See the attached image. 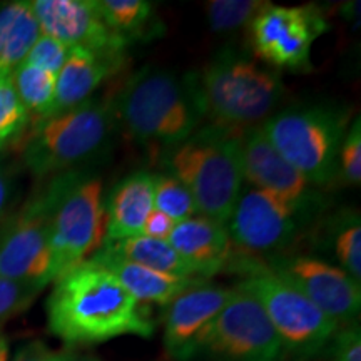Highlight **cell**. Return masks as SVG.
<instances>
[{"label": "cell", "mask_w": 361, "mask_h": 361, "mask_svg": "<svg viewBox=\"0 0 361 361\" xmlns=\"http://www.w3.org/2000/svg\"><path fill=\"white\" fill-rule=\"evenodd\" d=\"M45 310L52 335L67 346L99 345L119 336L149 338L154 333L142 305L92 259L54 279Z\"/></svg>", "instance_id": "obj_1"}, {"label": "cell", "mask_w": 361, "mask_h": 361, "mask_svg": "<svg viewBox=\"0 0 361 361\" xmlns=\"http://www.w3.org/2000/svg\"><path fill=\"white\" fill-rule=\"evenodd\" d=\"M117 124L142 146L169 149L186 141L206 119L200 74L137 71L114 99Z\"/></svg>", "instance_id": "obj_2"}, {"label": "cell", "mask_w": 361, "mask_h": 361, "mask_svg": "<svg viewBox=\"0 0 361 361\" xmlns=\"http://www.w3.org/2000/svg\"><path fill=\"white\" fill-rule=\"evenodd\" d=\"M241 130L209 123L162 151L166 174L186 186L197 213L221 224H228L243 191Z\"/></svg>", "instance_id": "obj_3"}, {"label": "cell", "mask_w": 361, "mask_h": 361, "mask_svg": "<svg viewBox=\"0 0 361 361\" xmlns=\"http://www.w3.org/2000/svg\"><path fill=\"white\" fill-rule=\"evenodd\" d=\"M117 126L114 101L90 97L87 101L30 123L16 144L22 162L37 178L82 171L109 146Z\"/></svg>", "instance_id": "obj_4"}, {"label": "cell", "mask_w": 361, "mask_h": 361, "mask_svg": "<svg viewBox=\"0 0 361 361\" xmlns=\"http://www.w3.org/2000/svg\"><path fill=\"white\" fill-rule=\"evenodd\" d=\"M226 271L241 276L238 290L263 306L283 348L298 360H310L326 348L340 324L328 318L291 281L256 256L233 250Z\"/></svg>", "instance_id": "obj_5"}, {"label": "cell", "mask_w": 361, "mask_h": 361, "mask_svg": "<svg viewBox=\"0 0 361 361\" xmlns=\"http://www.w3.org/2000/svg\"><path fill=\"white\" fill-rule=\"evenodd\" d=\"M206 117L229 129L269 119L284 96L281 75L236 51L219 52L200 74Z\"/></svg>", "instance_id": "obj_6"}, {"label": "cell", "mask_w": 361, "mask_h": 361, "mask_svg": "<svg viewBox=\"0 0 361 361\" xmlns=\"http://www.w3.org/2000/svg\"><path fill=\"white\" fill-rule=\"evenodd\" d=\"M51 281L89 259L106 236L102 180L87 171L51 178Z\"/></svg>", "instance_id": "obj_7"}, {"label": "cell", "mask_w": 361, "mask_h": 361, "mask_svg": "<svg viewBox=\"0 0 361 361\" xmlns=\"http://www.w3.org/2000/svg\"><path fill=\"white\" fill-rule=\"evenodd\" d=\"M348 114L328 106L286 109L261 124L266 139L308 180L328 186L338 174V156L345 139Z\"/></svg>", "instance_id": "obj_8"}, {"label": "cell", "mask_w": 361, "mask_h": 361, "mask_svg": "<svg viewBox=\"0 0 361 361\" xmlns=\"http://www.w3.org/2000/svg\"><path fill=\"white\" fill-rule=\"evenodd\" d=\"M52 186L0 223V276L44 290L51 283Z\"/></svg>", "instance_id": "obj_9"}, {"label": "cell", "mask_w": 361, "mask_h": 361, "mask_svg": "<svg viewBox=\"0 0 361 361\" xmlns=\"http://www.w3.org/2000/svg\"><path fill=\"white\" fill-rule=\"evenodd\" d=\"M247 27L252 52L266 66L308 72L313 69L311 47L329 24L316 6L283 7L268 2Z\"/></svg>", "instance_id": "obj_10"}, {"label": "cell", "mask_w": 361, "mask_h": 361, "mask_svg": "<svg viewBox=\"0 0 361 361\" xmlns=\"http://www.w3.org/2000/svg\"><path fill=\"white\" fill-rule=\"evenodd\" d=\"M311 207L279 194L250 188L239 194L228 224L233 250L241 255H269L290 246Z\"/></svg>", "instance_id": "obj_11"}, {"label": "cell", "mask_w": 361, "mask_h": 361, "mask_svg": "<svg viewBox=\"0 0 361 361\" xmlns=\"http://www.w3.org/2000/svg\"><path fill=\"white\" fill-rule=\"evenodd\" d=\"M201 351L219 361H281L284 355L283 343L263 306L238 288L216 316Z\"/></svg>", "instance_id": "obj_12"}, {"label": "cell", "mask_w": 361, "mask_h": 361, "mask_svg": "<svg viewBox=\"0 0 361 361\" xmlns=\"http://www.w3.org/2000/svg\"><path fill=\"white\" fill-rule=\"evenodd\" d=\"M268 266L291 281L319 311L338 324H353L361 308V288L341 268L316 256L273 258Z\"/></svg>", "instance_id": "obj_13"}, {"label": "cell", "mask_w": 361, "mask_h": 361, "mask_svg": "<svg viewBox=\"0 0 361 361\" xmlns=\"http://www.w3.org/2000/svg\"><path fill=\"white\" fill-rule=\"evenodd\" d=\"M32 6L42 34L67 47L124 62L129 42L106 25L96 0H35Z\"/></svg>", "instance_id": "obj_14"}, {"label": "cell", "mask_w": 361, "mask_h": 361, "mask_svg": "<svg viewBox=\"0 0 361 361\" xmlns=\"http://www.w3.org/2000/svg\"><path fill=\"white\" fill-rule=\"evenodd\" d=\"M234 290L201 283L174 298L164 311V350L174 361H189L201 353L209 328Z\"/></svg>", "instance_id": "obj_15"}, {"label": "cell", "mask_w": 361, "mask_h": 361, "mask_svg": "<svg viewBox=\"0 0 361 361\" xmlns=\"http://www.w3.org/2000/svg\"><path fill=\"white\" fill-rule=\"evenodd\" d=\"M239 147L243 178L251 188L279 194L296 204L314 207L313 186L279 156L266 139L261 126L243 129L239 134Z\"/></svg>", "instance_id": "obj_16"}, {"label": "cell", "mask_w": 361, "mask_h": 361, "mask_svg": "<svg viewBox=\"0 0 361 361\" xmlns=\"http://www.w3.org/2000/svg\"><path fill=\"white\" fill-rule=\"evenodd\" d=\"M168 241L189 264L194 276L204 281L226 271L233 256L226 224L201 214L176 224Z\"/></svg>", "instance_id": "obj_17"}, {"label": "cell", "mask_w": 361, "mask_h": 361, "mask_svg": "<svg viewBox=\"0 0 361 361\" xmlns=\"http://www.w3.org/2000/svg\"><path fill=\"white\" fill-rule=\"evenodd\" d=\"M154 179L149 171H135L116 184L106 207L104 243H117L141 236L149 213L154 209ZM102 243V245H104Z\"/></svg>", "instance_id": "obj_18"}, {"label": "cell", "mask_w": 361, "mask_h": 361, "mask_svg": "<svg viewBox=\"0 0 361 361\" xmlns=\"http://www.w3.org/2000/svg\"><path fill=\"white\" fill-rule=\"evenodd\" d=\"M94 263L107 269L123 286L133 295L139 303H152L168 306L174 298L184 293L189 288L206 283L200 278H179L173 274H164L159 271L144 268L141 264L129 263V261L116 258L99 250L90 256Z\"/></svg>", "instance_id": "obj_19"}, {"label": "cell", "mask_w": 361, "mask_h": 361, "mask_svg": "<svg viewBox=\"0 0 361 361\" xmlns=\"http://www.w3.org/2000/svg\"><path fill=\"white\" fill-rule=\"evenodd\" d=\"M121 64L123 62L101 57L85 49L69 47L64 66L56 78V101L51 116L69 111L92 97Z\"/></svg>", "instance_id": "obj_20"}, {"label": "cell", "mask_w": 361, "mask_h": 361, "mask_svg": "<svg viewBox=\"0 0 361 361\" xmlns=\"http://www.w3.org/2000/svg\"><path fill=\"white\" fill-rule=\"evenodd\" d=\"M42 35L32 2L17 0L0 7V72L12 74Z\"/></svg>", "instance_id": "obj_21"}, {"label": "cell", "mask_w": 361, "mask_h": 361, "mask_svg": "<svg viewBox=\"0 0 361 361\" xmlns=\"http://www.w3.org/2000/svg\"><path fill=\"white\" fill-rule=\"evenodd\" d=\"M101 251L164 274H173L179 278H196L189 264L176 252L169 241H162V239L146 236L128 238L117 243H104Z\"/></svg>", "instance_id": "obj_22"}, {"label": "cell", "mask_w": 361, "mask_h": 361, "mask_svg": "<svg viewBox=\"0 0 361 361\" xmlns=\"http://www.w3.org/2000/svg\"><path fill=\"white\" fill-rule=\"evenodd\" d=\"M96 6L106 25L129 44L156 34V8L147 0H96Z\"/></svg>", "instance_id": "obj_23"}, {"label": "cell", "mask_w": 361, "mask_h": 361, "mask_svg": "<svg viewBox=\"0 0 361 361\" xmlns=\"http://www.w3.org/2000/svg\"><path fill=\"white\" fill-rule=\"evenodd\" d=\"M11 75L17 96L29 112L30 123L42 121L52 114L56 101V75L29 62H22Z\"/></svg>", "instance_id": "obj_24"}, {"label": "cell", "mask_w": 361, "mask_h": 361, "mask_svg": "<svg viewBox=\"0 0 361 361\" xmlns=\"http://www.w3.org/2000/svg\"><path fill=\"white\" fill-rule=\"evenodd\" d=\"M29 123V112L17 96L12 75L0 72V151L16 146Z\"/></svg>", "instance_id": "obj_25"}, {"label": "cell", "mask_w": 361, "mask_h": 361, "mask_svg": "<svg viewBox=\"0 0 361 361\" xmlns=\"http://www.w3.org/2000/svg\"><path fill=\"white\" fill-rule=\"evenodd\" d=\"M333 252L338 268L361 281V224L358 213L341 216L333 228Z\"/></svg>", "instance_id": "obj_26"}, {"label": "cell", "mask_w": 361, "mask_h": 361, "mask_svg": "<svg viewBox=\"0 0 361 361\" xmlns=\"http://www.w3.org/2000/svg\"><path fill=\"white\" fill-rule=\"evenodd\" d=\"M266 6L261 0H211L206 4L207 22L214 32H233L250 25Z\"/></svg>", "instance_id": "obj_27"}, {"label": "cell", "mask_w": 361, "mask_h": 361, "mask_svg": "<svg viewBox=\"0 0 361 361\" xmlns=\"http://www.w3.org/2000/svg\"><path fill=\"white\" fill-rule=\"evenodd\" d=\"M154 209L164 213L176 224L200 214L191 192L169 174H156Z\"/></svg>", "instance_id": "obj_28"}, {"label": "cell", "mask_w": 361, "mask_h": 361, "mask_svg": "<svg viewBox=\"0 0 361 361\" xmlns=\"http://www.w3.org/2000/svg\"><path fill=\"white\" fill-rule=\"evenodd\" d=\"M338 176L345 184L360 186L361 183V123L356 117L343 139L338 156Z\"/></svg>", "instance_id": "obj_29"}, {"label": "cell", "mask_w": 361, "mask_h": 361, "mask_svg": "<svg viewBox=\"0 0 361 361\" xmlns=\"http://www.w3.org/2000/svg\"><path fill=\"white\" fill-rule=\"evenodd\" d=\"M40 291H42L40 288L32 284L0 276V322L24 313L34 303Z\"/></svg>", "instance_id": "obj_30"}, {"label": "cell", "mask_w": 361, "mask_h": 361, "mask_svg": "<svg viewBox=\"0 0 361 361\" xmlns=\"http://www.w3.org/2000/svg\"><path fill=\"white\" fill-rule=\"evenodd\" d=\"M67 54H69V47L66 44L42 34L37 39V42L34 44V47L30 49V52L27 54L24 62H29V64L37 66L40 69L49 71L57 78L62 66H64Z\"/></svg>", "instance_id": "obj_31"}, {"label": "cell", "mask_w": 361, "mask_h": 361, "mask_svg": "<svg viewBox=\"0 0 361 361\" xmlns=\"http://www.w3.org/2000/svg\"><path fill=\"white\" fill-rule=\"evenodd\" d=\"M331 341L333 361H361V331L358 324L336 329Z\"/></svg>", "instance_id": "obj_32"}, {"label": "cell", "mask_w": 361, "mask_h": 361, "mask_svg": "<svg viewBox=\"0 0 361 361\" xmlns=\"http://www.w3.org/2000/svg\"><path fill=\"white\" fill-rule=\"evenodd\" d=\"M74 356L75 353L71 348L52 350L44 341L35 340L25 343L12 361H71Z\"/></svg>", "instance_id": "obj_33"}, {"label": "cell", "mask_w": 361, "mask_h": 361, "mask_svg": "<svg viewBox=\"0 0 361 361\" xmlns=\"http://www.w3.org/2000/svg\"><path fill=\"white\" fill-rule=\"evenodd\" d=\"M176 223L171 218H168L161 211L152 209L149 213L146 223L142 226L141 236L152 238V239H162V241H168L171 233H173Z\"/></svg>", "instance_id": "obj_34"}, {"label": "cell", "mask_w": 361, "mask_h": 361, "mask_svg": "<svg viewBox=\"0 0 361 361\" xmlns=\"http://www.w3.org/2000/svg\"><path fill=\"white\" fill-rule=\"evenodd\" d=\"M16 196V184L11 171L0 161V223L11 214V206Z\"/></svg>", "instance_id": "obj_35"}, {"label": "cell", "mask_w": 361, "mask_h": 361, "mask_svg": "<svg viewBox=\"0 0 361 361\" xmlns=\"http://www.w3.org/2000/svg\"><path fill=\"white\" fill-rule=\"evenodd\" d=\"M8 360V343L4 336H0V361Z\"/></svg>", "instance_id": "obj_36"}, {"label": "cell", "mask_w": 361, "mask_h": 361, "mask_svg": "<svg viewBox=\"0 0 361 361\" xmlns=\"http://www.w3.org/2000/svg\"><path fill=\"white\" fill-rule=\"evenodd\" d=\"M71 361H102V360H99L97 356H94V355H82V356L75 355Z\"/></svg>", "instance_id": "obj_37"}]
</instances>
